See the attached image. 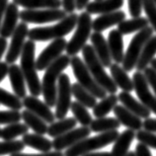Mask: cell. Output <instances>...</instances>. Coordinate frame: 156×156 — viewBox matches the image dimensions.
I'll return each instance as SVG.
<instances>
[{
    "instance_id": "obj_1",
    "label": "cell",
    "mask_w": 156,
    "mask_h": 156,
    "mask_svg": "<svg viewBox=\"0 0 156 156\" xmlns=\"http://www.w3.org/2000/svg\"><path fill=\"white\" fill-rule=\"evenodd\" d=\"M70 64V57L62 55L46 69L42 81V94L46 103L50 108L55 107L57 96V81L62 71Z\"/></svg>"
},
{
    "instance_id": "obj_2",
    "label": "cell",
    "mask_w": 156,
    "mask_h": 156,
    "mask_svg": "<svg viewBox=\"0 0 156 156\" xmlns=\"http://www.w3.org/2000/svg\"><path fill=\"white\" fill-rule=\"evenodd\" d=\"M78 16L76 13H71L53 26L33 28L29 30L28 38L33 42H48L63 38L76 27Z\"/></svg>"
},
{
    "instance_id": "obj_3",
    "label": "cell",
    "mask_w": 156,
    "mask_h": 156,
    "mask_svg": "<svg viewBox=\"0 0 156 156\" xmlns=\"http://www.w3.org/2000/svg\"><path fill=\"white\" fill-rule=\"evenodd\" d=\"M36 44L33 41H27L24 46L23 51L21 53V70L25 77L26 83L28 85L29 91L31 95L38 97L42 94V82L38 76V70L36 66L35 59Z\"/></svg>"
},
{
    "instance_id": "obj_4",
    "label": "cell",
    "mask_w": 156,
    "mask_h": 156,
    "mask_svg": "<svg viewBox=\"0 0 156 156\" xmlns=\"http://www.w3.org/2000/svg\"><path fill=\"white\" fill-rule=\"evenodd\" d=\"M82 55H83L86 66L89 69L90 73H91V75L96 80L97 83L107 93L110 94L117 93L118 86L115 84L113 78L110 77L108 73L105 71L103 64L101 63L100 59L98 58L93 47L90 46V44H86L82 48Z\"/></svg>"
},
{
    "instance_id": "obj_5",
    "label": "cell",
    "mask_w": 156,
    "mask_h": 156,
    "mask_svg": "<svg viewBox=\"0 0 156 156\" xmlns=\"http://www.w3.org/2000/svg\"><path fill=\"white\" fill-rule=\"evenodd\" d=\"M119 134L120 133L118 129H116L102 133L93 137H87L65 150L64 156H83L85 154L94 152L95 150L103 148V147L115 142Z\"/></svg>"
},
{
    "instance_id": "obj_6",
    "label": "cell",
    "mask_w": 156,
    "mask_h": 156,
    "mask_svg": "<svg viewBox=\"0 0 156 156\" xmlns=\"http://www.w3.org/2000/svg\"><path fill=\"white\" fill-rule=\"evenodd\" d=\"M70 65L73 74L77 79V83H79L82 87L89 91L97 99L102 100L107 97V92L97 83L86 66L85 62L79 56H72L70 58Z\"/></svg>"
},
{
    "instance_id": "obj_7",
    "label": "cell",
    "mask_w": 156,
    "mask_h": 156,
    "mask_svg": "<svg viewBox=\"0 0 156 156\" xmlns=\"http://www.w3.org/2000/svg\"><path fill=\"white\" fill-rule=\"evenodd\" d=\"M92 30V19L91 15L87 12H82L78 16L77 25L75 33L73 34L72 38L67 43L65 51L68 56H74L80 51H82L87 43L88 39L91 36Z\"/></svg>"
},
{
    "instance_id": "obj_8",
    "label": "cell",
    "mask_w": 156,
    "mask_h": 156,
    "mask_svg": "<svg viewBox=\"0 0 156 156\" xmlns=\"http://www.w3.org/2000/svg\"><path fill=\"white\" fill-rule=\"evenodd\" d=\"M153 29L151 27H146L143 30L139 31L133 39H131L129 46L125 53L124 60H122V68L126 72L131 71L136 66L140 53L142 51L143 47L145 46L151 37L153 36Z\"/></svg>"
},
{
    "instance_id": "obj_9",
    "label": "cell",
    "mask_w": 156,
    "mask_h": 156,
    "mask_svg": "<svg viewBox=\"0 0 156 156\" xmlns=\"http://www.w3.org/2000/svg\"><path fill=\"white\" fill-rule=\"evenodd\" d=\"M71 83L69 76L66 73H62L57 81V96L55 104V116L57 120H62L70 110L71 106Z\"/></svg>"
},
{
    "instance_id": "obj_10",
    "label": "cell",
    "mask_w": 156,
    "mask_h": 156,
    "mask_svg": "<svg viewBox=\"0 0 156 156\" xmlns=\"http://www.w3.org/2000/svg\"><path fill=\"white\" fill-rule=\"evenodd\" d=\"M67 16L63 9H24L20 12V19L27 24H46L61 21Z\"/></svg>"
},
{
    "instance_id": "obj_11",
    "label": "cell",
    "mask_w": 156,
    "mask_h": 156,
    "mask_svg": "<svg viewBox=\"0 0 156 156\" xmlns=\"http://www.w3.org/2000/svg\"><path fill=\"white\" fill-rule=\"evenodd\" d=\"M67 42L64 38L53 40L44 50L40 53L36 60L37 70L43 71L50 66L59 56L62 55L63 51H65Z\"/></svg>"
},
{
    "instance_id": "obj_12",
    "label": "cell",
    "mask_w": 156,
    "mask_h": 156,
    "mask_svg": "<svg viewBox=\"0 0 156 156\" xmlns=\"http://www.w3.org/2000/svg\"><path fill=\"white\" fill-rule=\"evenodd\" d=\"M29 34V27L27 23L21 22L18 24L17 28L11 37L10 46L5 56V62L8 64H13L21 56L24 46L26 43V38Z\"/></svg>"
},
{
    "instance_id": "obj_13",
    "label": "cell",
    "mask_w": 156,
    "mask_h": 156,
    "mask_svg": "<svg viewBox=\"0 0 156 156\" xmlns=\"http://www.w3.org/2000/svg\"><path fill=\"white\" fill-rule=\"evenodd\" d=\"M133 88L140 103L144 105L150 112L156 115V97L149 90V85L142 72L136 71L133 75Z\"/></svg>"
},
{
    "instance_id": "obj_14",
    "label": "cell",
    "mask_w": 156,
    "mask_h": 156,
    "mask_svg": "<svg viewBox=\"0 0 156 156\" xmlns=\"http://www.w3.org/2000/svg\"><path fill=\"white\" fill-rule=\"evenodd\" d=\"M90 133H91V129L89 126H81V128L74 129L53 139L52 148H55V151L68 149L69 147L75 145L79 141L87 138Z\"/></svg>"
},
{
    "instance_id": "obj_15",
    "label": "cell",
    "mask_w": 156,
    "mask_h": 156,
    "mask_svg": "<svg viewBox=\"0 0 156 156\" xmlns=\"http://www.w3.org/2000/svg\"><path fill=\"white\" fill-rule=\"evenodd\" d=\"M23 107L25 109L30 111L36 116L40 117L42 120H44L47 124H52L55 122V116L52 113V111L44 102L38 99V97L34 96H27L23 99Z\"/></svg>"
},
{
    "instance_id": "obj_16",
    "label": "cell",
    "mask_w": 156,
    "mask_h": 156,
    "mask_svg": "<svg viewBox=\"0 0 156 156\" xmlns=\"http://www.w3.org/2000/svg\"><path fill=\"white\" fill-rule=\"evenodd\" d=\"M20 19V12L18 6L15 3H9L6 8L5 14L2 21V25L0 28V36L2 38L8 39L12 37L14 31L18 26V20Z\"/></svg>"
},
{
    "instance_id": "obj_17",
    "label": "cell",
    "mask_w": 156,
    "mask_h": 156,
    "mask_svg": "<svg viewBox=\"0 0 156 156\" xmlns=\"http://www.w3.org/2000/svg\"><path fill=\"white\" fill-rule=\"evenodd\" d=\"M92 47L95 51L98 58L100 59L101 63L104 67H110L112 65V56H111L108 42L105 40L104 36L101 33L94 32L90 36Z\"/></svg>"
},
{
    "instance_id": "obj_18",
    "label": "cell",
    "mask_w": 156,
    "mask_h": 156,
    "mask_svg": "<svg viewBox=\"0 0 156 156\" xmlns=\"http://www.w3.org/2000/svg\"><path fill=\"white\" fill-rule=\"evenodd\" d=\"M113 112L116 119L120 122L121 126H124L133 131H138L143 128V122H141V119L135 116L124 106L117 105Z\"/></svg>"
},
{
    "instance_id": "obj_19",
    "label": "cell",
    "mask_w": 156,
    "mask_h": 156,
    "mask_svg": "<svg viewBox=\"0 0 156 156\" xmlns=\"http://www.w3.org/2000/svg\"><path fill=\"white\" fill-rule=\"evenodd\" d=\"M126 17V13L121 10L100 15L92 22V29L94 32L101 33L115 25H119L122 21H125Z\"/></svg>"
},
{
    "instance_id": "obj_20",
    "label": "cell",
    "mask_w": 156,
    "mask_h": 156,
    "mask_svg": "<svg viewBox=\"0 0 156 156\" xmlns=\"http://www.w3.org/2000/svg\"><path fill=\"white\" fill-rule=\"evenodd\" d=\"M8 75H9V80L15 95L19 97L20 99H24L25 97H27V83L21 70V67L18 64H11L9 66Z\"/></svg>"
},
{
    "instance_id": "obj_21",
    "label": "cell",
    "mask_w": 156,
    "mask_h": 156,
    "mask_svg": "<svg viewBox=\"0 0 156 156\" xmlns=\"http://www.w3.org/2000/svg\"><path fill=\"white\" fill-rule=\"evenodd\" d=\"M119 101L124 105L125 108H126L131 113L134 114L140 119H148L150 118V111L146 108L140 102H138L135 98H133L129 92H121L118 95Z\"/></svg>"
},
{
    "instance_id": "obj_22",
    "label": "cell",
    "mask_w": 156,
    "mask_h": 156,
    "mask_svg": "<svg viewBox=\"0 0 156 156\" xmlns=\"http://www.w3.org/2000/svg\"><path fill=\"white\" fill-rule=\"evenodd\" d=\"M124 5V0H96L89 2L86 6V12L91 14H107L118 11Z\"/></svg>"
},
{
    "instance_id": "obj_23",
    "label": "cell",
    "mask_w": 156,
    "mask_h": 156,
    "mask_svg": "<svg viewBox=\"0 0 156 156\" xmlns=\"http://www.w3.org/2000/svg\"><path fill=\"white\" fill-rule=\"evenodd\" d=\"M107 42H108L111 56L115 63H122L125 57L122 35L118 30H112L109 33Z\"/></svg>"
},
{
    "instance_id": "obj_24",
    "label": "cell",
    "mask_w": 156,
    "mask_h": 156,
    "mask_svg": "<svg viewBox=\"0 0 156 156\" xmlns=\"http://www.w3.org/2000/svg\"><path fill=\"white\" fill-rule=\"evenodd\" d=\"M110 72L118 88H121L124 92L129 93L134 90L133 79H130V77L128 75V72L118 63H112L110 66Z\"/></svg>"
},
{
    "instance_id": "obj_25",
    "label": "cell",
    "mask_w": 156,
    "mask_h": 156,
    "mask_svg": "<svg viewBox=\"0 0 156 156\" xmlns=\"http://www.w3.org/2000/svg\"><path fill=\"white\" fill-rule=\"evenodd\" d=\"M135 133L131 129H126L119 134L112 148L113 156H126L129 152L130 144L135 138Z\"/></svg>"
},
{
    "instance_id": "obj_26",
    "label": "cell",
    "mask_w": 156,
    "mask_h": 156,
    "mask_svg": "<svg viewBox=\"0 0 156 156\" xmlns=\"http://www.w3.org/2000/svg\"><path fill=\"white\" fill-rule=\"evenodd\" d=\"M22 141L24 144L33 149L39 150L41 152H50L52 148V141L44 137V135L37 133H26L23 135Z\"/></svg>"
},
{
    "instance_id": "obj_27",
    "label": "cell",
    "mask_w": 156,
    "mask_h": 156,
    "mask_svg": "<svg viewBox=\"0 0 156 156\" xmlns=\"http://www.w3.org/2000/svg\"><path fill=\"white\" fill-rule=\"evenodd\" d=\"M155 55H156V36H152L147 41L145 46L142 48L140 56H139L136 66H135L137 71L139 72L144 71L148 67V64H150L151 60L154 58Z\"/></svg>"
},
{
    "instance_id": "obj_28",
    "label": "cell",
    "mask_w": 156,
    "mask_h": 156,
    "mask_svg": "<svg viewBox=\"0 0 156 156\" xmlns=\"http://www.w3.org/2000/svg\"><path fill=\"white\" fill-rule=\"evenodd\" d=\"M17 6L25 9H59L62 6L61 0H13Z\"/></svg>"
},
{
    "instance_id": "obj_29",
    "label": "cell",
    "mask_w": 156,
    "mask_h": 156,
    "mask_svg": "<svg viewBox=\"0 0 156 156\" xmlns=\"http://www.w3.org/2000/svg\"><path fill=\"white\" fill-rule=\"evenodd\" d=\"M21 115H22V120L25 122V125H27L29 129H33L35 133L41 135L48 133V126L40 117L36 116L35 114H33L28 110H24L21 113Z\"/></svg>"
},
{
    "instance_id": "obj_30",
    "label": "cell",
    "mask_w": 156,
    "mask_h": 156,
    "mask_svg": "<svg viewBox=\"0 0 156 156\" xmlns=\"http://www.w3.org/2000/svg\"><path fill=\"white\" fill-rule=\"evenodd\" d=\"M77 121L74 118H64L62 120H58L48 126V134L51 137H58L60 135L68 133L75 129Z\"/></svg>"
},
{
    "instance_id": "obj_31",
    "label": "cell",
    "mask_w": 156,
    "mask_h": 156,
    "mask_svg": "<svg viewBox=\"0 0 156 156\" xmlns=\"http://www.w3.org/2000/svg\"><path fill=\"white\" fill-rule=\"evenodd\" d=\"M148 20L144 17L131 18L130 20H125L118 25V31L122 35H129L134 32H139L144 28L148 27Z\"/></svg>"
},
{
    "instance_id": "obj_32",
    "label": "cell",
    "mask_w": 156,
    "mask_h": 156,
    "mask_svg": "<svg viewBox=\"0 0 156 156\" xmlns=\"http://www.w3.org/2000/svg\"><path fill=\"white\" fill-rule=\"evenodd\" d=\"M71 92L76 101L85 106L87 109H93L97 105V98L94 97L91 93L77 82L71 85Z\"/></svg>"
},
{
    "instance_id": "obj_33",
    "label": "cell",
    "mask_w": 156,
    "mask_h": 156,
    "mask_svg": "<svg viewBox=\"0 0 156 156\" xmlns=\"http://www.w3.org/2000/svg\"><path fill=\"white\" fill-rule=\"evenodd\" d=\"M119 98L116 94H110L109 96L105 97L93 108L94 117H96L97 119L106 117L107 115H109L114 110L115 107L117 106Z\"/></svg>"
},
{
    "instance_id": "obj_34",
    "label": "cell",
    "mask_w": 156,
    "mask_h": 156,
    "mask_svg": "<svg viewBox=\"0 0 156 156\" xmlns=\"http://www.w3.org/2000/svg\"><path fill=\"white\" fill-rule=\"evenodd\" d=\"M121 126L120 122L116 118H98L93 120L90 125V129L93 133H107V131L116 130Z\"/></svg>"
},
{
    "instance_id": "obj_35",
    "label": "cell",
    "mask_w": 156,
    "mask_h": 156,
    "mask_svg": "<svg viewBox=\"0 0 156 156\" xmlns=\"http://www.w3.org/2000/svg\"><path fill=\"white\" fill-rule=\"evenodd\" d=\"M70 110L73 116H74V119L82 126H90V125L92 124L93 118L91 116V114L89 113L88 109L85 106L80 104L79 102L77 101L72 102L70 106Z\"/></svg>"
},
{
    "instance_id": "obj_36",
    "label": "cell",
    "mask_w": 156,
    "mask_h": 156,
    "mask_svg": "<svg viewBox=\"0 0 156 156\" xmlns=\"http://www.w3.org/2000/svg\"><path fill=\"white\" fill-rule=\"evenodd\" d=\"M29 133L27 125L16 122V124L8 125L1 131V138L3 140H14L20 135H24Z\"/></svg>"
},
{
    "instance_id": "obj_37",
    "label": "cell",
    "mask_w": 156,
    "mask_h": 156,
    "mask_svg": "<svg viewBox=\"0 0 156 156\" xmlns=\"http://www.w3.org/2000/svg\"><path fill=\"white\" fill-rule=\"evenodd\" d=\"M0 104L14 111H20L23 108V102L19 97L1 87H0Z\"/></svg>"
},
{
    "instance_id": "obj_38",
    "label": "cell",
    "mask_w": 156,
    "mask_h": 156,
    "mask_svg": "<svg viewBox=\"0 0 156 156\" xmlns=\"http://www.w3.org/2000/svg\"><path fill=\"white\" fill-rule=\"evenodd\" d=\"M22 140H4L0 141V155H12L20 153L25 149Z\"/></svg>"
},
{
    "instance_id": "obj_39",
    "label": "cell",
    "mask_w": 156,
    "mask_h": 156,
    "mask_svg": "<svg viewBox=\"0 0 156 156\" xmlns=\"http://www.w3.org/2000/svg\"><path fill=\"white\" fill-rule=\"evenodd\" d=\"M142 9H144L151 28L156 32V3L153 0H143Z\"/></svg>"
},
{
    "instance_id": "obj_40",
    "label": "cell",
    "mask_w": 156,
    "mask_h": 156,
    "mask_svg": "<svg viewBox=\"0 0 156 156\" xmlns=\"http://www.w3.org/2000/svg\"><path fill=\"white\" fill-rule=\"evenodd\" d=\"M21 120L22 115L19 111H0V125L16 124V122H20Z\"/></svg>"
},
{
    "instance_id": "obj_41",
    "label": "cell",
    "mask_w": 156,
    "mask_h": 156,
    "mask_svg": "<svg viewBox=\"0 0 156 156\" xmlns=\"http://www.w3.org/2000/svg\"><path fill=\"white\" fill-rule=\"evenodd\" d=\"M135 138L137 139L139 142L143 143L149 148H153L156 150V134L153 133H149V131L140 129L138 130L136 134H135Z\"/></svg>"
},
{
    "instance_id": "obj_42",
    "label": "cell",
    "mask_w": 156,
    "mask_h": 156,
    "mask_svg": "<svg viewBox=\"0 0 156 156\" xmlns=\"http://www.w3.org/2000/svg\"><path fill=\"white\" fill-rule=\"evenodd\" d=\"M143 0H129V10L131 17L137 18L141 16Z\"/></svg>"
},
{
    "instance_id": "obj_43",
    "label": "cell",
    "mask_w": 156,
    "mask_h": 156,
    "mask_svg": "<svg viewBox=\"0 0 156 156\" xmlns=\"http://www.w3.org/2000/svg\"><path fill=\"white\" fill-rule=\"evenodd\" d=\"M143 74H144L146 81L148 83L149 86H151V88L153 89L155 97H156V71L151 67H147L144 71H143Z\"/></svg>"
},
{
    "instance_id": "obj_44",
    "label": "cell",
    "mask_w": 156,
    "mask_h": 156,
    "mask_svg": "<svg viewBox=\"0 0 156 156\" xmlns=\"http://www.w3.org/2000/svg\"><path fill=\"white\" fill-rule=\"evenodd\" d=\"M134 152H135V156H152L149 147L141 142H138L136 144Z\"/></svg>"
},
{
    "instance_id": "obj_45",
    "label": "cell",
    "mask_w": 156,
    "mask_h": 156,
    "mask_svg": "<svg viewBox=\"0 0 156 156\" xmlns=\"http://www.w3.org/2000/svg\"><path fill=\"white\" fill-rule=\"evenodd\" d=\"M10 156H64L62 151H50V152H42L39 154H31V153H16Z\"/></svg>"
},
{
    "instance_id": "obj_46",
    "label": "cell",
    "mask_w": 156,
    "mask_h": 156,
    "mask_svg": "<svg viewBox=\"0 0 156 156\" xmlns=\"http://www.w3.org/2000/svg\"><path fill=\"white\" fill-rule=\"evenodd\" d=\"M63 10L68 14L74 13L76 9V0H61Z\"/></svg>"
},
{
    "instance_id": "obj_47",
    "label": "cell",
    "mask_w": 156,
    "mask_h": 156,
    "mask_svg": "<svg viewBox=\"0 0 156 156\" xmlns=\"http://www.w3.org/2000/svg\"><path fill=\"white\" fill-rule=\"evenodd\" d=\"M143 129L149 133H156V119L148 118L143 122Z\"/></svg>"
},
{
    "instance_id": "obj_48",
    "label": "cell",
    "mask_w": 156,
    "mask_h": 156,
    "mask_svg": "<svg viewBox=\"0 0 156 156\" xmlns=\"http://www.w3.org/2000/svg\"><path fill=\"white\" fill-rule=\"evenodd\" d=\"M9 71V65L5 61H0V82L4 80Z\"/></svg>"
},
{
    "instance_id": "obj_49",
    "label": "cell",
    "mask_w": 156,
    "mask_h": 156,
    "mask_svg": "<svg viewBox=\"0 0 156 156\" xmlns=\"http://www.w3.org/2000/svg\"><path fill=\"white\" fill-rule=\"evenodd\" d=\"M8 1L9 0H0V28H1L2 25V21L4 18V14H5L6 8L8 6Z\"/></svg>"
},
{
    "instance_id": "obj_50",
    "label": "cell",
    "mask_w": 156,
    "mask_h": 156,
    "mask_svg": "<svg viewBox=\"0 0 156 156\" xmlns=\"http://www.w3.org/2000/svg\"><path fill=\"white\" fill-rule=\"evenodd\" d=\"M6 48H7V40L5 38L0 37V60H1L3 55L5 53Z\"/></svg>"
},
{
    "instance_id": "obj_51",
    "label": "cell",
    "mask_w": 156,
    "mask_h": 156,
    "mask_svg": "<svg viewBox=\"0 0 156 156\" xmlns=\"http://www.w3.org/2000/svg\"><path fill=\"white\" fill-rule=\"evenodd\" d=\"M89 3V0H76V9L83 10Z\"/></svg>"
},
{
    "instance_id": "obj_52",
    "label": "cell",
    "mask_w": 156,
    "mask_h": 156,
    "mask_svg": "<svg viewBox=\"0 0 156 156\" xmlns=\"http://www.w3.org/2000/svg\"><path fill=\"white\" fill-rule=\"evenodd\" d=\"M83 156H113L112 152H91V153H88V154H85Z\"/></svg>"
},
{
    "instance_id": "obj_53",
    "label": "cell",
    "mask_w": 156,
    "mask_h": 156,
    "mask_svg": "<svg viewBox=\"0 0 156 156\" xmlns=\"http://www.w3.org/2000/svg\"><path fill=\"white\" fill-rule=\"evenodd\" d=\"M150 65H151V68L154 69V70L156 71V58H153L152 60H151Z\"/></svg>"
},
{
    "instance_id": "obj_54",
    "label": "cell",
    "mask_w": 156,
    "mask_h": 156,
    "mask_svg": "<svg viewBox=\"0 0 156 156\" xmlns=\"http://www.w3.org/2000/svg\"><path fill=\"white\" fill-rule=\"evenodd\" d=\"M126 156H135V152H133V151H129L128 154Z\"/></svg>"
},
{
    "instance_id": "obj_55",
    "label": "cell",
    "mask_w": 156,
    "mask_h": 156,
    "mask_svg": "<svg viewBox=\"0 0 156 156\" xmlns=\"http://www.w3.org/2000/svg\"><path fill=\"white\" fill-rule=\"evenodd\" d=\"M1 131H2V129H0V137H1Z\"/></svg>"
},
{
    "instance_id": "obj_56",
    "label": "cell",
    "mask_w": 156,
    "mask_h": 156,
    "mask_svg": "<svg viewBox=\"0 0 156 156\" xmlns=\"http://www.w3.org/2000/svg\"><path fill=\"white\" fill-rule=\"evenodd\" d=\"M153 1H154V2H155V3H156V0H153Z\"/></svg>"
}]
</instances>
